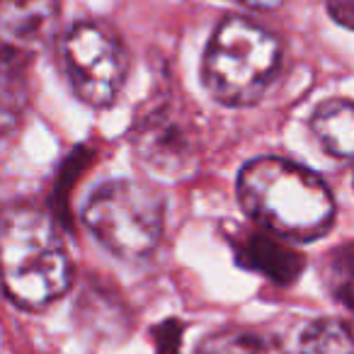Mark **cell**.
Segmentation results:
<instances>
[{
  "label": "cell",
  "mask_w": 354,
  "mask_h": 354,
  "mask_svg": "<svg viewBox=\"0 0 354 354\" xmlns=\"http://www.w3.org/2000/svg\"><path fill=\"white\" fill-rule=\"evenodd\" d=\"M131 146L148 172L167 180L189 175L199 158L194 122L172 100H160L133 119Z\"/></svg>",
  "instance_id": "cell-6"
},
{
  "label": "cell",
  "mask_w": 354,
  "mask_h": 354,
  "mask_svg": "<svg viewBox=\"0 0 354 354\" xmlns=\"http://www.w3.org/2000/svg\"><path fill=\"white\" fill-rule=\"evenodd\" d=\"M308 129L318 146L337 160H354V100L328 97L313 107Z\"/></svg>",
  "instance_id": "cell-9"
},
{
  "label": "cell",
  "mask_w": 354,
  "mask_h": 354,
  "mask_svg": "<svg viewBox=\"0 0 354 354\" xmlns=\"http://www.w3.org/2000/svg\"><path fill=\"white\" fill-rule=\"evenodd\" d=\"M6 296L22 310H41L73 284V265L54 218L32 204H10L0 226Z\"/></svg>",
  "instance_id": "cell-2"
},
{
  "label": "cell",
  "mask_w": 354,
  "mask_h": 354,
  "mask_svg": "<svg viewBox=\"0 0 354 354\" xmlns=\"http://www.w3.org/2000/svg\"><path fill=\"white\" fill-rule=\"evenodd\" d=\"M226 241L233 250L236 262L243 270L267 277L279 286L294 284L306 267L301 252L289 245V241L265 231V228L233 226L226 233Z\"/></svg>",
  "instance_id": "cell-7"
},
{
  "label": "cell",
  "mask_w": 354,
  "mask_h": 354,
  "mask_svg": "<svg viewBox=\"0 0 354 354\" xmlns=\"http://www.w3.org/2000/svg\"><path fill=\"white\" fill-rule=\"evenodd\" d=\"M325 8L339 27L354 32V0H325Z\"/></svg>",
  "instance_id": "cell-13"
},
{
  "label": "cell",
  "mask_w": 354,
  "mask_h": 354,
  "mask_svg": "<svg viewBox=\"0 0 354 354\" xmlns=\"http://www.w3.org/2000/svg\"><path fill=\"white\" fill-rule=\"evenodd\" d=\"M238 202L252 223L289 243L323 238L335 223V197L323 177L301 162L260 156L241 167Z\"/></svg>",
  "instance_id": "cell-1"
},
{
  "label": "cell",
  "mask_w": 354,
  "mask_h": 354,
  "mask_svg": "<svg viewBox=\"0 0 354 354\" xmlns=\"http://www.w3.org/2000/svg\"><path fill=\"white\" fill-rule=\"evenodd\" d=\"M281 66V44L270 30L241 15L221 20L204 49V90L223 107H250L270 90Z\"/></svg>",
  "instance_id": "cell-3"
},
{
  "label": "cell",
  "mask_w": 354,
  "mask_h": 354,
  "mask_svg": "<svg viewBox=\"0 0 354 354\" xmlns=\"http://www.w3.org/2000/svg\"><path fill=\"white\" fill-rule=\"evenodd\" d=\"M301 354H354V330L339 318H318L306 325Z\"/></svg>",
  "instance_id": "cell-12"
},
{
  "label": "cell",
  "mask_w": 354,
  "mask_h": 354,
  "mask_svg": "<svg viewBox=\"0 0 354 354\" xmlns=\"http://www.w3.org/2000/svg\"><path fill=\"white\" fill-rule=\"evenodd\" d=\"M61 0H0L3 46L35 54L51 37Z\"/></svg>",
  "instance_id": "cell-8"
},
{
  "label": "cell",
  "mask_w": 354,
  "mask_h": 354,
  "mask_svg": "<svg viewBox=\"0 0 354 354\" xmlns=\"http://www.w3.org/2000/svg\"><path fill=\"white\" fill-rule=\"evenodd\" d=\"M64 71L75 97L93 109H107L122 95L129 73L124 44L107 25L80 20L59 41Z\"/></svg>",
  "instance_id": "cell-5"
},
{
  "label": "cell",
  "mask_w": 354,
  "mask_h": 354,
  "mask_svg": "<svg viewBox=\"0 0 354 354\" xmlns=\"http://www.w3.org/2000/svg\"><path fill=\"white\" fill-rule=\"evenodd\" d=\"M197 354H289L281 339L255 328H221L199 342Z\"/></svg>",
  "instance_id": "cell-10"
},
{
  "label": "cell",
  "mask_w": 354,
  "mask_h": 354,
  "mask_svg": "<svg viewBox=\"0 0 354 354\" xmlns=\"http://www.w3.org/2000/svg\"><path fill=\"white\" fill-rule=\"evenodd\" d=\"M80 218L109 255L127 262L146 260L160 243L165 199L153 185L114 177L93 189Z\"/></svg>",
  "instance_id": "cell-4"
},
{
  "label": "cell",
  "mask_w": 354,
  "mask_h": 354,
  "mask_svg": "<svg viewBox=\"0 0 354 354\" xmlns=\"http://www.w3.org/2000/svg\"><path fill=\"white\" fill-rule=\"evenodd\" d=\"M236 3L252 8V10H274V8L284 6V0H236Z\"/></svg>",
  "instance_id": "cell-14"
},
{
  "label": "cell",
  "mask_w": 354,
  "mask_h": 354,
  "mask_svg": "<svg viewBox=\"0 0 354 354\" xmlns=\"http://www.w3.org/2000/svg\"><path fill=\"white\" fill-rule=\"evenodd\" d=\"M320 281L342 308L354 313V241L339 243L323 257Z\"/></svg>",
  "instance_id": "cell-11"
}]
</instances>
